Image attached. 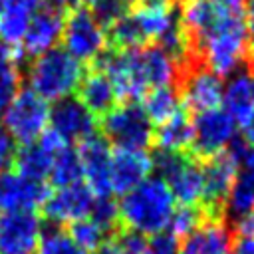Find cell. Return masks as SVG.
<instances>
[{
	"instance_id": "cell-1",
	"label": "cell",
	"mask_w": 254,
	"mask_h": 254,
	"mask_svg": "<svg viewBox=\"0 0 254 254\" xmlns=\"http://www.w3.org/2000/svg\"><path fill=\"white\" fill-rule=\"evenodd\" d=\"M248 50L246 18L230 14H222L200 38L190 42L192 62H200L218 77H230L240 71Z\"/></svg>"
},
{
	"instance_id": "cell-2",
	"label": "cell",
	"mask_w": 254,
	"mask_h": 254,
	"mask_svg": "<svg viewBox=\"0 0 254 254\" xmlns=\"http://www.w3.org/2000/svg\"><path fill=\"white\" fill-rule=\"evenodd\" d=\"M119 224L129 232L153 236L167 230L169 220L177 208V200L161 177H147L135 189L121 194Z\"/></svg>"
},
{
	"instance_id": "cell-3",
	"label": "cell",
	"mask_w": 254,
	"mask_h": 254,
	"mask_svg": "<svg viewBox=\"0 0 254 254\" xmlns=\"http://www.w3.org/2000/svg\"><path fill=\"white\" fill-rule=\"evenodd\" d=\"M26 67V81L30 83V89L46 101H58L71 95L85 71V64L58 46L30 60Z\"/></svg>"
},
{
	"instance_id": "cell-4",
	"label": "cell",
	"mask_w": 254,
	"mask_h": 254,
	"mask_svg": "<svg viewBox=\"0 0 254 254\" xmlns=\"http://www.w3.org/2000/svg\"><path fill=\"white\" fill-rule=\"evenodd\" d=\"M103 137L115 149H147L153 143L155 125L139 101H125L97 119Z\"/></svg>"
},
{
	"instance_id": "cell-5",
	"label": "cell",
	"mask_w": 254,
	"mask_h": 254,
	"mask_svg": "<svg viewBox=\"0 0 254 254\" xmlns=\"http://www.w3.org/2000/svg\"><path fill=\"white\" fill-rule=\"evenodd\" d=\"M151 159L157 177H161L167 183L179 204L198 206L204 200L202 165H198L187 153H171L159 149Z\"/></svg>"
},
{
	"instance_id": "cell-6",
	"label": "cell",
	"mask_w": 254,
	"mask_h": 254,
	"mask_svg": "<svg viewBox=\"0 0 254 254\" xmlns=\"http://www.w3.org/2000/svg\"><path fill=\"white\" fill-rule=\"evenodd\" d=\"M2 123L10 137L20 145L34 143L50 123V105L32 89H18L2 111Z\"/></svg>"
},
{
	"instance_id": "cell-7",
	"label": "cell",
	"mask_w": 254,
	"mask_h": 254,
	"mask_svg": "<svg viewBox=\"0 0 254 254\" xmlns=\"http://www.w3.org/2000/svg\"><path fill=\"white\" fill-rule=\"evenodd\" d=\"M236 121L222 107L196 113L192 119L190 151L200 159H212L228 151L236 139Z\"/></svg>"
},
{
	"instance_id": "cell-8",
	"label": "cell",
	"mask_w": 254,
	"mask_h": 254,
	"mask_svg": "<svg viewBox=\"0 0 254 254\" xmlns=\"http://www.w3.org/2000/svg\"><path fill=\"white\" fill-rule=\"evenodd\" d=\"M62 40L64 50L85 65L105 48V32L83 6L65 16Z\"/></svg>"
},
{
	"instance_id": "cell-9",
	"label": "cell",
	"mask_w": 254,
	"mask_h": 254,
	"mask_svg": "<svg viewBox=\"0 0 254 254\" xmlns=\"http://www.w3.org/2000/svg\"><path fill=\"white\" fill-rule=\"evenodd\" d=\"M177 83L181 85V89L177 91L187 111L202 113L222 105V77H218L204 65H189L181 73V79Z\"/></svg>"
},
{
	"instance_id": "cell-10",
	"label": "cell",
	"mask_w": 254,
	"mask_h": 254,
	"mask_svg": "<svg viewBox=\"0 0 254 254\" xmlns=\"http://www.w3.org/2000/svg\"><path fill=\"white\" fill-rule=\"evenodd\" d=\"M50 192L52 187L46 181H34L16 171L0 173V212H36Z\"/></svg>"
},
{
	"instance_id": "cell-11",
	"label": "cell",
	"mask_w": 254,
	"mask_h": 254,
	"mask_svg": "<svg viewBox=\"0 0 254 254\" xmlns=\"http://www.w3.org/2000/svg\"><path fill=\"white\" fill-rule=\"evenodd\" d=\"M64 24H65V14H62L60 10L42 2V6L32 14L28 30L20 44L24 64H28L36 56L48 52L50 48H54L62 40Z\"/></svg>"
},
{
	"instance_id": "cell-12",
	"label": "cell",
	"mask_w": 254,
	"mask_h": 254,
	"mask_svg": "<svg viewBox=\"0 0 254 254\" xmlns=\"http://www.w3.org/2000/svg\"><path fill=\"white\" fill-rule=\"evenodd\" d=\"M77 155L81 163V181L95 196H109V165L111 145L103 135L93 133L91 137L77 143Z\"/></svg>"
},
{
	"instance_id": "cell-13",
	"label": "cell",
	"mask_w": 254,
	"mask_h": 254,
	"mask_svg": "<svg viewBox=\"0 0 254 254\" xmlns=\"http://www.w3.org/2000/svg\"><path fill=\"white\" fill-rule=\"evenodd\" d=\"M42 230L38 212H0V254H36Z\"/></svg>"
},
{
	"instance_id": "cell-14",
	"label": "cell",
	"mask_w": 254,
	"mask_h": 254,
	"mask_svg": "<svg viewBox=\"0 0 254 254\" xmlns=\"http://www.w3.org/2000/svg\"><path fill=\"white\" fill-rule=\"evenodd\" d=\"M50 129L71 145L91 137L97 131V117L91 115L77 97L67 95L50 107Z\"/></svg>"
},
{
	"instance_id": "cell-15",
	"label": "cell",
	"mask_w": 254,
	"mask_h": 254,
	"mask_svg": "<svg viewBox=\"0 0 254 254\" xmlns=\"http://www.w3.org/2000/svg\"><path fill=\"white\" fill-rule=\"evenodd\" d=\"M95 194L85 187L83 181L67 185V187H58L56 190L50 192L46 198L42 210L44 216L52 224H71L79 218L89 216V210L93 206Z\"/></svg>"
},
{
	"instance_id": "cell-16",
	"label": "cell",
	"mask_w": 254,
	"mask_h": 254,
	"mask_svg": "<svg viewBox=\"0 0 254 254\" xmlns=\"http://www.w3.org/2000/svg\"><path fill=\"white\" fill-rule=\"evenodd\" d=\"M153 159L143 149H115L111 151L109 165V185L111 192L125 194L135 189L147 177H151Z\"/></svg>"
},
{
	"instance_id": "cell-17",
	"label": "cell",
	"mask_w": 254,
	"mask_h": 254,
	"mask_svg": "<svg viewBox=\"0 0 254 254\" xmlns=\"http://www.w3.org/2000/svg\"><path fill=\"white\" fill-rule=\"evenodd\" d=\"M230 149L236 159V175L224 206L238 218L254 212V149L244 143H232Z\"/></svg>"
},
{
	"instance_id": "cell-18",
	"label": "cell",
	"mask_w": 254,
	"mask_h": 254,
	"mask_svg": "<svg viewBox=\"0 0 254 254\" xmlns=\"http://www.w3.org/2000/svg\"><path fill=\"white\" fill-rule=\"evenodd\" d=\"M202 175H204V204L208 210L216 212L224 206L228 192L232 189L234 183V175H236V159L232 149L206 159V163L202 165Z\"/></svg>"
},
{
	"instance_id": "cell-19",
	"label": "cell",
	"mask_w": 254,
	"mask_h": 254,
	"mask_svg": "<svg viewBox=\"0 0 254 254\" xmlns=\"http://www.w3.org/2000/svg\"><path fill=\"white\" fill-rule=\"evenodd\" d=\"M232 234L230 228L218 218H204L190 234H187L179 246V254H230Z\"/></svg>"
},
{
	"instance_id": "cell-20",
	"label": "cell",
	"mask_w": 254,
	"mask_h": 254,
	"mask_svg": "<svg viewBox=\"0 0 254 254\" xmlns=\"http://www.w3.org/2000/svg\"><path fill=\"white\" fill-rule=\"evenodd\" d=\"M75 91H77V99L83 103V107L97 119L117 105V97H115L109 77L105 75V71H101L97 67L85 65V71H83Z\"/></svg>"
},
{
	"instance_id": "cell-21",
	"label": "cell",
	"mask_w": 254,
	"mask_h": 254,
	"mask_svg": "<svg viewBox=\"0 0 254 254\" xmlns=\"http://www.w3.org/2000/svg\"><path fill=\"white\" fill-rule=\"evenodd\" d=\"M222 109L240 125L254 109V71L240 69L230 75L222 91Z\"/></svg>"
},
{
	"instance_id": "cell-22",
	"label": "cell",
	"mask_w": 254,
	"mask_h": 254,
	"mask_svg": "<svg viewBox=\"0 0 254 254\" xmlns=\"http://www.w3.org/2000/svg\"><path fill=\"white\" fill-rule=\"evenodd\" d=\"M139 56H141L143 75H145V81H147L149 89L163 87V85H177L183 69L159 46L147 44V46L139 48Z\"/></svg>"
},
{
	"instance_id": "cell-23",
	"label": "cell",
	"mask_w": 254,
	"mask_h": 254,
	"mask_svg": "<svg viewBox=\"0 0 254 254\" xmlns=\"http://www.w3.org/2000/svg\"><path fill=\"white\" fill-rule=\"evenodd\" d=\"M153 143L159 151L187 153L192 143V117L185 107H181L173 117L157 125L153 131Z\"/></svg>"
},
{
	"instance_id": "cell-24",
	"label": "cell",
	"mask_w": 254,
	"mask_h": 254,
	"mask_svg": "<svg viewBox=\"0 0 254 254\" xmlns=\"http://www.w3.org/2000/svg\"><path fill=\"white\" fill-rule=\"evenodd\" d=\"M58 153V151H56ZM54 151L44 147L40 141H34L30 145H22V149H16L14 155V169L16 173L34 179V181H48L52 161H54Z\"/></svg>"
},
{
	"instance_id": "cell-25",
	"label": "cell",
	"mask_w": 254,
	"mask_h": 254,
	"mask_svg": "<svg viewBox=\"0 0 254 254\" xmlns=\"http://www.w3.org/2000/svg\"><path fill=\"white\" fill-rule=\"evenodd\" d=\"M22 52L20 46L12 48L0 42V113L12 101L22 81Z\"/></svg>"
},
{
	"instance_id": "cell-26",
	"label": "cell",
	"mask_w": 254,
	"mask_h": 254,
	"mask_svg": "<svg viewBox=\"0 0 254 254\" xmlns=\"http://www.w3.org/2000/svg\"><path fill=\"white\" fill-rule=\"evenodd\" d=\"M143 109L147 117L151 119L153 125H161L169 117H173L181 107V97L175 85H163V87H153L143 95Z\"/></svg>"
},
{
	"instance_id": "cell-27",
	"label": "cell",
	"mask_w": 254,
	"mask_h": 254,
	"mask_svg": "<svg viewBox=\"0 0 254 254\" xmlns=\"http://www.w3.org/2000/svg\"><path fill=\"white\" fill-rule=\"evenodd\" d=\"M48 181H50V187H56V189L81 181V163H79L77 147L65 145L54 155Z\"/></svg>"
},
{
	"instance_id": "cell-28",
	"label": "cell",
	"mask_w": 254,
	"mask_h": 254,
	"mask_svg": "<svg viewBox=\"0 0 254 254\" xmlns=\"http://www.w3.org/2000/svg\"><path fill=\"white\" fill-rule=\"evenodd\" d=\"M32 12L16 2H8V6L0 12V42L16 48L22 44V38L28 30Z\"/></svg>"
},
{
	"instance_id": "cell-29",
	"label": "cell",
	"mask_w": 254,
	"mask_h": 254,
	"mask_svg": "<svg viewBox=\"0 0 254 254\" xmlns=\"http://www.w3.org/2000/svg\"><path fill=\"white\" fill-rule=\"evenodd\" d=\"M36 254H89V252H85L69 236V232L65 228H62L58 224H52L50 228L42 230Z\"/></svg>"
},
{
	"instance_id": "cell-30",
	"label": "cell",
	"mask_w": 254,
	"mask_h": 254,
	"mask_svg": "<svg viewBox=\"0 0 254 254\" xmlns=\"http://www.w3.org/2000/svg\"><path fill=\"white\" fill-rule=\"evenodd\" d=\"M65 230H67L69 236H71L85 252H89V254L95 252V250L107 240V232H105L95 220H91L89 216L79 218V220L67 224Z\"/></svg>"
},
{
	"instance_id": "cell-31",
	"label": "cell",
	"mask_w": 254,
	"mask_h": 254,
	"mask_svg": "<svg viewBox=\"0 0 254 254\" xmlns=\"http://www.w3.org/2000/svg\"><path fill=\"white\" fill-rule=\"evenodd\" d=\"M83 8H87L91 12V16L95 18V22L105 32L117 20H121L125 14H129L131 0H89L87 6H83Z\"/></svg>"
},
{
	"instance_id": "cell-32",
	"label": "cell",
	"mask_w": 254,
	"mask_h": 254,
	"mask_svg": "<svg viewBox=\"0 0 254 254\" xmlns=\"http://www.w3.org/2000/svg\"><path fill=\"white\" fill-rule=\"evenodd\" d=\"M204 220V214L198 206H183L179 204L169 220L167 230L173 232L177 238H185L187 234H190L200 222Z\"/></svg>"
},
{
	"instance_id": "cell-33",
	"label": "cell",
	"mask_w": 254,
	"mask_h": 254,
	"mask_svg": "<svg viewBox=\"0 0 254 254\" xmlns=\"http://www.w3.org/2000/svg\"><path fill=\"white\" fill-rule=\"evenodd\" d=\"M89 218L95 220L105 232H111L119 224V206L117 202L109 196H95L93 206L89 210Z\"/></svg>"
},
{
	"instance_id": "cell-34",
	"label": "cell",
	"mask_w": 254,
	"mask_h": 254,
	"mask_svg": "<svg viewBox=\"0 0 254 254\" xmlns=\"http://www.w3.org/2000/svg\"><path fill=\"white\" fill-rule=\"evenodd\" d=\"M147 244L151 254H179V238L169 232V230H161L153 236H147Z\"/></svg>"
},
{
	"instance_id": "cell-35",
	"label": "cell",
	"mask_w": 254,
	"mask_h": 254,
	"mask_svg": "<svg viewBox=\"0 0 254 254\" xmlns=\"http://www.w3.org/2000/svg\"><path fill=\"white\" fill-rule=\"evenodd\" d=\"M117 246H119V254H151L149 244H147V236H141L137 232H121L119 236H115Z\"/></svg>"
},
{
	"instance_id": "cell-36",
	"label": "cell",
	"mask_w": 254,
	"mask_h": 254,
	"mask_svg": "<svg viewBox=\"0 0 254 254\" xmlns=\"http://www.w3.org/2000/svg\"><path fill=\"white\" fill-rule=\"evenodd\" d=\"M14 155H16V141L10 137V133L6 131L0 119V173L8 171V167L14 163Z\"/></svg>"
},
{
	"instance_id": "cell-37",
	"label": "cell",
	"mask_w": 254,
	"mask_h": 254,
	"mask_svg": "<svg viewBox=\"0 0 254 254\" xmlns=\"http://www.w3.org/2000/svg\"><path fill=\"white\" fill-rule=\"evenodd\" d=\"M230 254H254V234H236Z\"/></svg>"
},
{
	"instance_id": "cell-38",
	"label": "cell",
	"mask_w": 254,
	"mask_h": 254,
	"mask_svg": "<svg viewBox=\"0 0 254 254\" xmlns=\"http://www.w3.org/2000/svg\"><path fill=\"white\" fill-rule=\"evenodd\" d=\"M240 131H242V139L244 145L254 149V109L244 117V121L240 123Z\"/></svg>"
},
{
	"instance_id": "cell-39",
	"label": "cell",
	"mask_w": 254,
	"mask_h": 254,
	"mask_svg": "<svg viewBox=\"0 0 254 254\" xmlns=\"http://www.w3.org/2000/svg\"><path fill=\"white\" fill-rule=\"evenodd\" d=\"M246 32H248V44L254 52V0H246Z\"/></svg>"
},
{
	"instance_id": "cell-40",
	"label": "cell",
	"mask_w": 254,
	"mask_h": 254,
	"mask_svg": "<svg viewBox=\"0 0 254 254\" xmlns=\"http://www.w3.org/2000/svg\"><path fill=\"white\" fill-rule=\"evenodd\" d=\"M91 254H119V246H117V240L115 238H111V240H105L95 252H91Z\"/></svg>"
},
{
	"instance_id": "cell-41",
	"label": "cell",
	"mask_w": 254,
	"mask_h": 254,
	"mask_svg": "<svg viewBox=\"0 0 254 254\" xmlns=\"http://www.w3.org/2000/svg\"><path fill=\"white\" fill-rule=\"evenodd\" d=\"M8 2H10V0H0V12H2V10L8 6Z\"/></svg>"
},
{
	"instance_id": "cell-42",
	"label": "cell",
	"mask_w": 254,
	"mask_h": 254,
	"mask_svg": "<svg viewBox=\"0 0 254 254\" xmlns=\"http://www.w3.org/2000/svg\"><path fill=\"white\" fill-rule=\"evenodd\" d=\"M185 2H187V0H185Z\"/></svg>"
}]
</instances>
